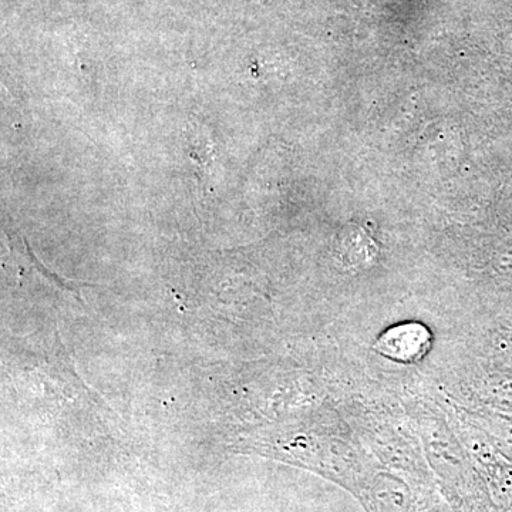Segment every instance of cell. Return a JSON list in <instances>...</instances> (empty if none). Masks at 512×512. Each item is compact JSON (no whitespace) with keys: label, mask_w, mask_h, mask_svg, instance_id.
I'll use <instances>...</instances> for the list:
<instances>
[{"label":"cell","mask_w":512,"mask_h":512,"mask_svg":"<svg viewBox=\"0 0 512 512\" xmlns=\"http://www.w3.org/2000/svg\"><path fill=\"white\" fill-rule=\"evenodd\" d=\"M376 348L396 362L414 363L429 350L430 333L419 323L396 326L384 333Z\"/></svg>","instance_id":"6da1fadb"}]
</instances>
